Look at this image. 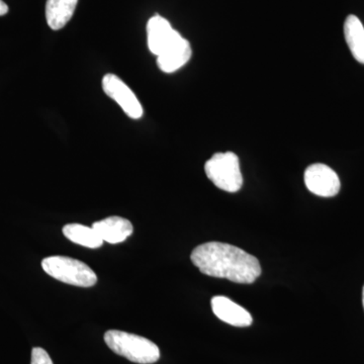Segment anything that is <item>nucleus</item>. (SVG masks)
Listing matches in <instances>:
<instances>
[{"label": "nucleus", "instance_id": "f257e3e1", "mask_svg": "<svg viewBox=\"0 0 364 364\" xmlns=\"http://www.w3.org/2000/svg\"><path fill=\"white\" fill-rule=\"evenodd\" d=\"M191 259L203 274L236 284H253L261 275L260 263L255 256L222 242L198 246L191 252Z\"/></svg>", "mask_w": 364, "mask_h": 364}, {"label": "nucleus", "instance_id": "f03ea898", "mask_svg": "<svg viewBox=\"0 0 364 364\" xmlns=\"http://www.w3.org/2000/svg\"><path fill=\"white\" fill-rule=\"evenodd\" d=\"M105 341L111 350L132 363L151 364L160 358L156 344L139 335L119 330H109L105 334Z\"/></svg>", "mask_w": 364, "mask_h": 364}, {"label": "nucleus", "instance_id": "7ed1b4c3", "mask_svg": "<svg viewBox=\"0 0 364 364\" xmlns=\"http://www.w3.org/2000/svg\"><path fill=\"white\" fill-rule=\"evenodd\" d=\"M42 267L53 279L71 286L90 287L97 282L95 272L82 261L66 256H50L42 261Z\"/></svg>", "mask_w": 364, "mask_h": 364}, {"label": "nucleus", "instance_id": "20e7f679", "mask_svg": "<svg viewBox=\"0 0 364 364\" xmlns=\"http://www.w3.org/2000/svg\"><path fill=\"white\" fill-rule=\"evenodd\" d=\"M205 171L218 188L227 193H237L243 186L240 161L233 152L215 153L205 163Z\"/></svg>", "mask_w": 364, "mask_h": 364}, {"label": "nucleus", "instance_id": "39448f33", "mask_svg": "<svg viewBox=\"0 0 364 364\" xmlns=\"http://www.w3.org/2000/svg\"><path fill=\"white\" fill-rule=\"evenodd\" d=\"M102 90L105 95L123 109L124 114L133 119L143 117L142 105L133 90L114 74H107L102 78Z\"/></svg>", "mask_w": 364, "mask_h": 364}, {"label": "nucleus", "instance_id": "423d86ee", "mask_svg": "<svg viewBox=\"0 0 364 364\" xmlns=\"http://www.w3.org/2000/svg\"><path fill=\"white\" fill-rule=\"evenodd\" d=\"M306 188L318 196L332 198L338 195L341 182L336 172L322 163L310 165L305 171Z\"/></svg>", "mask_w": 364, "mask_h": 364}, {"label": "nucleus", "instance_id": "0eeeda50", "mask_svg": "<svg viewBox=\"0 0 364 364\" xmlns=\"http://www.w3.org/2000/svg\"><path fill=\"white\" fill-rule=\"evenodd\" d=\"M147 39L150 52L158 57L181 42L183 37L172 28L166 18L155 16L148 21Z\"/></svg>", "mask_w": 364, "mask_h": 364}, {"label": "nucleus", "instance_id": "6e6552de", "mask_svg": "<svg viewBox=\"0 0 364 364\" xmlns=\"http://www.w3.org/2000/svg\"><path fill=\"white\" fill-rule=\"evenodd\" d=\"M210 305L215 315L227 324L235 327H249L252 324L251 314L227 296H214Z\"/></svg>", "mask_w": 364, "mask_h": 364}, {"label": "nucleus", "instance_id": "1a4fd4ad", "mask_svg": "<svg viewBox=\"0 0 364 364\" xmlns=\"http://www.w3.org/2000/svg\"><path fill=\"white\" fill-rule=\"evenodd\" d=\"M92 227L102 241L111 244L122 243L129 238L134 231L133 225L129 220L117 215L93 223Z\"/></svg>", "mask_w": 364, "mask_h": 364}, {"label": "nucleus", "instance_id": "9d476101", "mask_svg": "<svg viewBox=\"0 0 364 364\" xmlns=\"http://www.w3.org/2000/svg\"><path fill=\"white\" fill-rule=\"evenodd\" d=\"M191 54L193 51H191V44L183 38L181 42L157 57L158 67L165 73H173L188 63Z\"/></svg>", "mask_w": 364, "mask_h": 364}, {"label": "nucleus", "instance_id": "9b49d317", "mask_svg": "<svg viewBox=\"0 0 364 364\" xmlns=\"http://www.w3.org/2000/svg\"><path fill=\"white\" fill-rule=\"evenodd\" d=\"M78 0H47L46 20L54 31L63 28L73 16Z\"/></svg>", "mask_w": 364, "mask_h": 364}, {"label": "nucleus", "instance_id": "f8f14e48", "mask_svg": "<svg viewBox=\"0 0 364 364\" xmlns=\"http://www.w3.org/2000/svg\"><path fill=\"white\" fill-rule=\"evenodd\" d=\"M344 36L354 58L364 64V26L356 16H347L344 23Z\"/></svg>", "mask_w": 364, "mask_h": 364}, {"label": "nucleus", "instance_id": "ddd939ff", "mask_svg": "<svg viewBox=\"0 0 364 364\" xmlns=\"http://www.w3.org/2000/svg\"><path fill=\"white\" fill-rule=\"evenodd\" d=\"M63 234L67 239L85 247L97 249L102 247L104 241L93 227L80 224H68L63 227Z\"/></svg>", "mask_w": 364, "mask_h": 364}, {"label": "nucleus", "instance_id": "4468645a", "mask_svg": "<svg viewBox=\"0 0 364 364\" xmlns=\"http://www.w3.org/2000/svg\"><path fill=\"white\" fill-rule=\"evenodd\" d=\"M31 364H53V361L47 351L40 347H36L32 351Z\"/></svg>", "mask_w": 364, "mask_h": 364}, {"label": "nucleus", "instance_id": "2eb2a0df", "mask_svg": "<svg viewBox=\"0 0 364 364\" xmlns=\"http://www.w3.org/2000/svg\"><path fill=\"white\" fill-rule=\"evenodd\" d=\"M7 13H9V6L6 2L0 0V16H6Z\"/></svg>", "mask_w": 364, "mask_h": 364}, {"label": "nucleus", "instance_id": "dca6fc26", "mask_svg": "<svg viewBox=\"0 0 364 364\" xmlns=\"http://www.w3.org/2000/svg\"><path fill=\"white\" fill-rule=\"evenodd\" d=\"M363 308H364V287H363Z\"/></svg>", "mask_w": 364, "mask_h": 364}]
</instances>
